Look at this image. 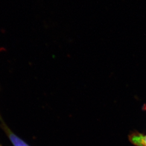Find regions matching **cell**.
<instances>
[{"label": "cell", "instance_id": "6da1fadb", "mask_svg": "<svg viewBox=\"0 0 146 146\" xmlns=\"http://www.w3.org/2000/svg\"><path fill=\"white\" fill-rule=\"evenodd\" d=\"M0 127L5 132L6 135L8 137L9 140L14 146H30L26 142L21 139L15 134H14L11 129L5 124L4 120L0 114Z\"/></svg>", "mask_w": 146, "mask_h": 146}, {"label": "cell", "instance_id": "7a4b0ae2", "mask_svg": "<svg viewBox=\"0 0 146 146\" xmlns=\"http://www.w3.org/2000/svg\"><path fill=\"white\" fill-rule=\"evenodd\" d=\"M130 141L136 146H146V135L134 133L129 136Z\"/></svg>", "mask_w": 146, "mask_h": 146}, {"label": "cell", "instance_id": "3957f363", "mask_svg": "<svg viewBox=\"0 0 146 146\" xmlns=\"http://www.w3.org/2000/svg\"><path fill=\"white\" fill-rule=\"evenodd\" d=\"M0 146H1V145H0Z\"/></svg>", "mask_w": 146, "mask_h": 146}]
</instances>
